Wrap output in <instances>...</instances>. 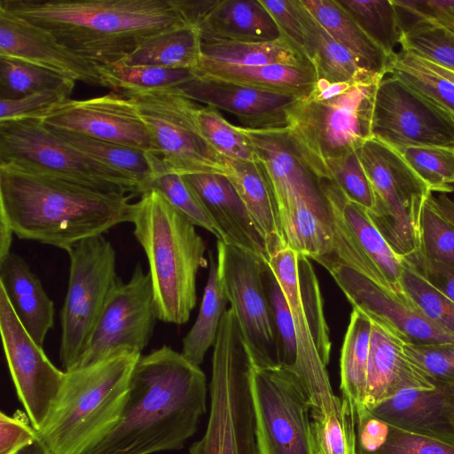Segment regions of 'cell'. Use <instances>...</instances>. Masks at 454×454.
I'll use <instances>...</instances> for the list:
<instances>
[{"label":"cell","mask_w":454,"mask_h":454,"mask_svg":"<svg viewBox=\"0 0 454 454\" xmlns=\"http://www.w3.org/2000/svg\"><path fill=\"white\" fill-rule=\"evenodd\" d=\"M206 399V375L181 352L163 345L141 355L118 423L85 454L179 450L196 432Z\"/></svg>","instance_id":"6da1fadb"},{"label":"cell","mask_w":454,"mask_h":454,"mask_svg":"<svg viewBox=\"0 0 454 454\" xmlns=\"http://www.w3.org/2000/svg\"><path fill=\"white\" fill-rule=\"evenodd\" d=\"M132 194L0 163V216L20 239L66 250L131 220Z\"/></svg>","instance_id":"7a4b0ae2"},{"label":"cell","mask_w":454,"mask_h":454,"mask_svg":"<svg viewBox=\"0 0 454 454\" xmlns=\"http://www.w3.org/2000/svg\"><path fill=\"white\" fill-rule=\"evenodd\" d=\"M0 10L96 66L119 63L152 36L186 23L176 0H1Z\"/></svg>","instance_id":"3957f363"},{"label":"cell","mask_w":454,"mask_h":454,"mask_svg":"<svg viewBox=\"0 0 454 454\" xmlns=\"http://www.w3.org/2000/svg\"><path fill=\"white\" fill-rule=\"evenodd\" d=\"M142 354L120 350L66 371L63 385L37 431L53 454H85L118 423Z\"/></svg>","instance_id":"277c9868"},{"label":"cell","mask_w":454,"mask_h":454,"mask_svg":"<svg viewBox=\"0 0 454 454\" xmlns=\"http://www.w3.org/2000/svg\"><path fill=\"white\" fill-rule=\"evenodd\" d=\"M130 223L147 258L159 319L185 324L197 302V273L207 264L203 239L153 188L132 203Z\"/></svg>","instance_id":"5b68a950"},{"label":"cell","mask_w":454,"mask_h":454,"mask_svg":"<svg viewBox=\"0 0 454 454\" xmlns=\"http://www.w3.org/2000/svg\"><path fill=\"white\" fill-rule=\"evenodd\" d=\"M266 263L286 295L294 325L298 354L293 373L311 410L326 412L340 397L333 393L326 370L332 343L317 275L309 258L293 250L283 236L266 242Z\"/></svg>","instance_id":"8992f818"},{"label":"cell","mask_w":454,"mask_h":454,"mask_svg":"<svg viewBox=\"0 0 454 454\" xmlns=\"http://www.w3.org/2000/svg\"><path fill=\"white\" fill-rule=\"evenodd\" d=\"M213 347L208 421L189 454H260L251 388L254 364L231 308L222 318Z\"/></svg>","instance_id":"52a82bcc"},{"label":"cell","mask_w":454,"mask_h":454,"mask_svg":"<svg viewBox=\"0 0 454 454\" xmlns=\"http://www.w3.org/2000/svg\"><path fill=\"white\" fill-rule=\"evenodd\" d=\"M382 75L356 80L343 91L320 97L311 91L288 109L285 132L319 179L327 165L372 138L374 95Z\"/></svg>","instance_id":"ba28073f"},{"label":"cell","mask_w":454,"mask_h":454,"mask_svg":"<svg viewBox=\"0 0 454 454\" xmlns=\"http://www.w3.org/2000/svg\"><path fill=\"white\" fill-rule=\"evenodd\" d=\"M357 152L376 197L368 215L393 252L408 260L419 251L422 208L432 192L395 148L372 137Z\"/></svg>","instance_id":"9c48e42d"},{"label":"cell","mask_w":454,"mask_h":454,"mask_svg":"<svg viewBox=\"0 0 454 454\" xmlns=\"http://www.w3.org/2000/svg\"><path fill=\"white\" fill-rule=\"evenodd\" d=\"M137 106L162 169L182 176H226V159L205 139L197 122L200 106L176 88L118 91Z\"/></svg>","instance_id":"30bf717a"},{"label":"cell","mask_w":454,"mask_h":454,"mask_svg":"<svg viewBox=\"0 0 454 454\" xmlns=\"http://www.w3.org/2000/svg\"><path fill=\"white\" fill-rule=\"evenodd\" d=\"M0 163H14L97 190L142 194L132 178L95 160L39 119L0 122Z\"/></svg>","instance_id":"8fae6325"},{"label":"cell","mask_w":454,"mask_h":454,"mask_svg":"<svg viewBox=\"0 0 454 454\" xmlns=\"http://www.w3.org/2000/svg\"><path fill=\"white\" fill-rule=\"evenodd\" d=\"M67 254L69 278L60 312L59 361L64 371L77 366L119 278L115 250L103 235L77 243Z\"/></svg>","instance_id":"7c38bea8"},{"label":"cell","mask_w":454,"mask_h":454,"mask_svg":"<svg viewBox=\"0 0 454 454\" xmlns=\"http://www.w3.org/2000/svg\"><path fill=\"white\" fill-rule=\"evenodd\" d=\"M251 388L260 454H317L312 407L296 376L253 365Z\"/></svg>","instance_id":"4fadbf2b"},{"label":"cell","mask_w":454,"mask_h":454,"mask_svg":"<svg viewBox=\"0 0 454 454\" xmlns=\"http://www.w3.org/2000/svg\"><path fill=\"white\" fill-rule=\"evenodd\" d=\"M219 277L237 317L254 366H279L271 307L264 284L266 262L217 240Z\"/></svg>","instance_id":"5bb4252c"},{"label":"cell","mask_w":454,"mask_h":454,"mask_svg":"<svg viewBox=\"0 0 454 454\" xmlns=\"http://www.w3.org/2000/svg\"><path fill=\"white\" fill-rule=\"evenodd\" d=\"M159 319L152 280L137 263L128 282L118 278L77 366L101 360L120 350L142 354Z\"/></svg>","instance_id":"9a60e30c"},{"label":"cell","mask_w":454,"mask_h":454,"mask_svg":"<svg viewBox=\"0 0 454 454\" xmlns=\"http://www.w3.org/2000/svg\"><path fill=\"white\" fill-rule=\"evenodd\" d=\"M372 136L395 149L454 147V121L405 82L386 74L374 95Z\"/></svg>","instance_id":"2e32d148"},{"label":"cell","mask_w":454,"mask_h":454,"mask_svg":"<svg viewBox=\"0 0 454 454\" xmlns=\"http://www.w3.org/2000/svg\"><path fill=\"white\" fill-rule=\"evenodd\" d=\"M321 186L334 231V262L356 270L390 291L404 294L400 282L402 260L373 224L367 210L348 200L333 181L321 179Z\"/></svg>","instance_id":"e0dca14e"},{"label":"cell","mask_w":454,"mask_h":454,"mask_svg":"<svg viewBox=\"0 0 454 454\" xmlns=\"http://www.w3.org/2000/svg\"><path fill=\"white\" fill-rule=\"evenodd\" d=\"M0 333L19 400L38 431L60 391L66 371L57 368L28 334L1 287Z\"/></svg>","instance_id":"ac0fdd59"},{"label":"cell","mask_w":454,"mask_h":454,"mask_svg":"<svg viewBox=\"0 0 454 454\" xmlns=\"http://www.w3.org/2000/svg\"><path fill=\"white\" fill-rule=\"evenodd\" d=\"M326 270L353 308L363 311L404 343H454V335L429 320L405 294L390 291L338 262Z\"/></svg>","instance_id":"d6986e66"},{"label":"cell","mask_w":454,"mask_h":454,"mask_svg":"<svg viewBox=\"0 0 454 454\" xmlns=\"http://www.w3.org/2000/svg\"><path fill=\"white\" fill-rule=\"evenodd\" d=\"M39 120L51 129L153 153L150 136L137 106L120 92L111 91L87 99L69 98L48 110Z\"/></svg>","instance_id":"ffe728a7"},{"label":"cell","mask_w":454,"mask_h":454,"mask_svg":"<svg viewBox=\"0 0 454 454\" xmlns=\"http://www.w3.org/2000/svg\"><path fill=\"white\" fill-rule=\"evenodd\" d=\"M176 90L192 101L234 115L242 128L251 129H285L287 111L300 98L197 75Z\"/></svg>","instance_id":"44dd1931"},{"label":"cell","mask_w":454,"mask_h":454,"mask_svg":"<svg viewBox=\"0 0 454 454\" xmlns=\"http://www.w3.org/2000/svg\"><path fill=\"white\" fill-rule=\"evenodd\" d=\"M0 57L20 59L74 82L104 87L98 66L38 27L0 10Z\"/></svg>","instance_id":"7402d4cb"},{"label":"cell","mask_w":454,"mask_h":454,"mask_svg":"<svg viewBox=\"0 0 454 454\" xmlns=\"http://www.w3.org/2000/svg\"><path fill=\"white\" fill-rule=\"evenodd\" d=\"M368 411L397 428L454 441V387L404 389Z\"/></svg>","instance_id":"603a6c76"},{"label":"cell","mask_w":454,"mask_h":454,"mask_svg":"<svg viewBox=\"0 0 454 454\" xmlns=\"http://www.w3.org/2000/svg\"><path fill=\"white\" fill-rule=\"evenodd\" d=\"M205 204L223 243L247 251L266 262L265 239L232 183L223 175H184Z\"/></svg>","instance_id":"cb8c5ba5"},{"label":"cell","mask_w":454,"mask_h":454,"mask_svg":"<svg viewBox=\"0 0 454 454\" xmlns=\"http://www.w3.org/2000/svg\"><path fill=\"white\" fill-rule=\"evenodd\" d=\"M372 321L365 408L370 409L404 389H433L434 386L405 355L404 342Z\"/></svg>","instance_id":"d4e9b609"},{"label":"cell","mask_w":454,"mask_h":454,"mask_svg":"<svg viewBox=\"0 0 454 454\" xmlns=\"http://www.w3.org/2000/svg\"><path fill=\"white\" fill-rule=\"evenodd\" d=\"M281 232L295 252L326 268L335 261V238L328 203L295 196L278 208Z\"/></svg>","instance_id":"484cf974"},{"label":"cell","mask_w":454,"mask_h":454,"mask_svg":"<svg viewBox=\"0 0 454 454\" xmlns=\"http://www.w3.org/2000/svg\"><path fill=\"white\" fill-rule=\"evenodd\" d=\"M0 287L26 331L43 347L53 328L54 304L40 279L19 254L10 253L0 258Z\"/></svg>","instance_id":"4316f807"},{"label":"cell","mask_w":454,"mask_h":454,"mask_svg":"<svg viewBox=\"0 0 454 454\" xmlns=\"http://www.w3.org/2000/svg\"><path fill=\"white\" fill-rule=\"evenodd\" d=\"M202 43L271 42L282 38L259 0H219L198 26Z\"/></svg>","instance_id":"83f0119b"},{"label":"cell","mask_w":454,"mask_h":454,"mask_svg":"<svg viewBox=\"0 0 454 454\" xmlns=\"http://www.w3.org/2000/svg\"><path fill=\"white\" fill-rule=\"evenodd\" d=\"M194 72L197 76L230 82L300 98L311 93L317 80L312 65L270 64L245 67L201 59Z\"/></svg>","instance_id":"f1b7e54d"},{"label":"cell","mask_w":454,"mask_h":454,"mask_svg":"<svg viewBox=\"0 0 454 454\" xmlns=\"http://www.w3.org/2000/svg\"><path fill=\"white\" fill-rule=\"evenodd\" d=\"M314 18L364 69L387 74L389 57L358 26L336 0H301Z\"/></svg>","instance_id":"f546056e"},{"label":"cell","mask_w":454,"mask_h":454,"mask_svg":"<svg viewBox=\"0 0 454 454\" xmlns=\"http://www.w3.org/2000/svg\"><path fill=\"white\" fill-rule=\"evenodd\" d=\"M296 5L306 34V57L314 66L317 79L343 82L380 75L362 67L355 57L314 18L301 0H296Z\"/></svg>","instance_id":"4dcf8cb0"},{"label":"cell","mask_w":454,"mask_h":454,"mask_svg":"<svg viewBox=\"0 0 454 454\" xmlns=\"http://www.w3.org/2000/svg\"><path fill=\"white\" fill-rule=\"evenodd\" d=\"M49 129L66 143L95 160L135 180L142 194L151 188L161 168L160 158L152 153L65 130Z\"/></svg>","instance_id":"1f68e13d"},{"label":"cell","mask_w":454,"mask_h":454,"mask_svg":"<svg viewBox=\"0 0 454 454\" xmlns=\"http://www.w3.org/2000/svg\"><path fill=\"white\" fill-rule=\"evenodd\" d=\"M201 44L198 28L184 23L147 39L119 63L195 70L201 60Z\"/></svg>","instance_id":"d6a6232c"},{"label":"cell","mask_w":454,"mask_h":454,"mask_svg":"<svg viewBox=\"0 0 454 454\" xmlns=\"http://www.w3.org/2000/svg\"><path fill=\"white\" fill-rule=\"evenodd\" d=\"M372 319L353 308L343 340L340 368L341 398L349 405L354 416L366 409L367 367L372 333Z\"/></svg>","instance_id":"836d02e7"},{"label":"cell","mask_w":454,"mask_h":454,"mask_svg":"<svg viewBox=\"0 0 454 454\" xmlns=\"http://www.w3.org/2000/svg\"><path fill=\"white\" fill-rule=\"evenodd\" d=\"M226 176L247 208L265 244L276 236H283L275 198L261 162L226 159Z\"/></svg>","instance_id":"e575fe53"},{"label":"cell","mask_w":454,"mask_h":454,"mask_svg":"<svg viewBox=\"0 0 454 454\" xmlns=\"http://www.w3.org/2000/svg\"><path fill=\"white\" fill-rule=\"evenodd\" d=\"M209 270L198 317L183 340L182 355L200 365L211 346H214L222 318L229 302L219 277L217 261L209 252Z\"/></svg>","instance_id":"d590c367"},{"label":"cell","mask_w":454,"mask_h":454,"mask_svg":"<svg viewBox=\"0 0 454 454\" xmlns=\"http://www.w3.org/2000/svg\"><path fill=\"white\" fill-rule=\"evenodd\" d=\"M400 22L402 51L454 71V20L400 18Z\"/></svg>","instance_id":"8d00e7d4"},{"label":"cell","mask_w":454,"mask_h":454,"mask_svg":"<svg viewBox=\"0 0 454 454\" xmlns=\"http://www.w3.org/2000/svg\"><path fill=\"white\" fill-rule=\"evenodd\" d=\"M201 54L204 60L245 67L312 65L284 37L260 43H202Z\"/></svg>","instance_id":"74e56055"},{"label":"cell","mask_w":454,"mask_h":454,"mask_svg":"<svg viewBox=\"0 0 454 454\" xmlns=\"http://www.w3.org/2000/svg\"><path fill=\"white\" fill-rule=\"evenodd\" d=\"M387 74L405 82L454 121V83L436 73L426 59L401 50L392 56Z\"/></svg>","instance_id":"f35d334b"},{"label":"cell","mask_w":454,"mask_h":454,"mask_svg":"<svg viewBox=\"0 0 454 454\" xmlns=\"http://www.w3.org/2000/svg\"><path fill=\"white\" fill-rule=\"evenodd\" d=\"M98 70L104 87L116 92L178 88L196 77L192 69L122 63L98 66Z\"/></svg>","instance_id":"ab89813d"},{"label":"cell","mask_w":454,"mask_h":454,"mask_svg":"<svg viewBox=\"0 0 454 454\" xmlns=\"http://www.w3.org/2000/svg\"><path fill=\"white\" fill-rule=\"evenodd\" d=\"M389 57L401 39V22L392 0H336Z\"/></svg>","instance_id":"60d3db41"},{"label":"cell","mask_w":454,"mask_h":454,"mask_svg":"<svg viewBox=\"0 0 454 454\" xmlns=\"http://www.w3.org/2000/svg\"><path fill=\"white\" fill-rule=\"evenodd\" d=\"M310 416L317 454H356L355 416L343 398L326 412L311 410Z\"/></svg>","instance_id":"b9f144b4"},{"label":"cell","mask_w":454,"mask_h":454,"mask_svg":"<svg viewBox=\"0 0 454 454\" xmlns=\"http://www.w3.org/2000/svg\"><path fill=\"white\" fill-rule=\"evenodd\" d=\"M75 82L28 62L0 57V99H18L49 89L75 85Z\"/></svg>","instance_id":"7bdbcfd3"},{"label":"cell","mask_w":454,"mask_h":454,"mask_svg":"<svg viewBox=\"0 0 454 454\" xmlns=\"http://www.w3.org/2000/svg\"><path fill=\"white\" fill-rule=\"evenodd\" d=\"M396 150L432 193L454 192V147L414 145Z\"/></svg>","instance_id":"ee69618b"},{"label":"cell","mask_w":454,"mask_h":454,"mask_svg":"<svg viewBox=\"0 0 454 454\" xmlns=\"http://www.w3.org/2000/svg\"><path fill=\"white\" fill-rule=\"evenodd\" d=\"M196 117L205 139L223 158L239 161H259L247 137L217 109L200 106Z\"/></svg>","instance_id":"f6af8a7d"},{"label":"cell","mask_w":454,"mask_h":454,"mask_svg":"<svg viewBox=\"0 0 454 454\" xmlns=\"http://www.w3.org/2000/svg\"><path fill=\"white\" fill-rule=\"evenodd\" d=\"M152 188L160 192L170 205L194 226L205 229L221 240L217 225L199 194L184 176L165 171L161 166Z\"/></svg>","instance_id":"bcb514c9"},{"label":"cell","mask_w":454,"mask_h":454,"mask_svg":"<svg viewBox=\"0 0 454 454\" xmlns=\"http://www.w3.org/2000/svg\"><path fill=\"white\" fill-rule=\"evenodd\" d=\"M401 286L404 294L432 322L454 335V301L402 260Z\"/></svg>","instance_id":"7dc6e473"},{"label":"cell","mask_w":454,"mask_h":454,"mask_svg":"<svg viewBox=\"0 0 454 454\" xmlns=\"http://www.w3.org/2000/svg\"><path fill=\"white\" fill-rule=\"evenodd\" d=\"M432 194L422 208L418 253L428 260L454 268V225L436 208Z\"/></svg>","instance_id":"c3c4849f"},{"label":"cell","mask_w":454,"mask_h":454,"mask_svg":"<svg viewBox=\"0 0 454 454\" xmlns=\"http://www.w3.org/2000/svg\"><path fill=\"white\" fill-rule=\"evenodd\" d=\"M264 284L274 319L279 366L293 372L298 354L294 325L286 295L267 263L264 270Z\"/></svg>","instance_id":"681fc988"},{"label":"cell","mask_w":454,"mask_h":454,"mask_svg":"<svg viewBox=\"0 0 454 454\" xmlns=\"http://www.w3.org/2000/svg\"><path fill=\"white\" fill-rule=\"evenodd\" d=\"M357 150L329 162L327 180L333 181L348 200L368 212H373L376 208L375 193Z\"/></svg>","instance_id":"f907efd6"},{"label":"cell","mask_w":454,"mask_h":454,"mask_svg":"<svg viewBox=\"0 0 454 454\" xmlns=\"http://www.w3.org/2000/svg\"><path fill=\"white\" fill-rule=\"evenodd\" d=\"M403 351L434 386L454 387V343H403Z\"/></svg>","instance_id":"816d5d0a"},{"label":"cell","mask_w":454,"mask_h":454,"mask_svg":"<svg viewBox=\"0 0 454 454\" xmlns=\"http://www.w3.org/2000/svg\"><path fill=\"white\" fill-rule=\"evenodd\" d=\"M74 85L49 89L18 99H0V122L40 119L48 110L70 98Z\"/></svg>","instance_id":"f5cc1de1"},{"label":"cell","mask_w":454,"mask_h":454,"mask_svg":"<svg viewBox=\"0 0 454 454\" xmlns=\"http://www.w3.org/2000/svg\"><path fill=\"white\" fill-rule=\"evenodd\" d=\"M372 454H454V441L388 427L382 445Z\"/></svg>","instance_id":"db71d44e"},{"label":"cell","mask_w":454,"mask_h":454,"mask_svg":"<svg viewBox=\"0 0 454 454\" xmlns=\"http://www.w3.org/2000/svg\"><path fill=\"white\" fill-rule=\"evenodd\" d=\"M259 1L275 20L282 37L307 59L306 34L297 9L296 0Z\"/></svg>","instance_id":"11a10c76"},{"label":"cell","mask_w":454,"mask_h":454,"mask_svg":"<svg viewBox=\"0 0 454 454\" xmlns=\"http://www.w3.org/2000/svg\"><path fill=\"white\" fill-rule=\"evenodd\" d=\"M37 437L26 412L17 411L12 416L0 412V454H12Z\"/></svg>","instance_id":"9f6ffc18"},{"label":"cell","mask_w":454,"mask_h":454,"mask_svg":"<svg viewBox=\"0 0 454 454\" xmlns=\"http://www.w3.org/2000/svg\"><path fill=\"white\" fill-rule=\"evenodd\" d=\"M356 454H372L384 442L389 425L372 415L368 409L356 417Z\"/></svg>","instance_id":"6f0895ef"},{"label":"cell","mask_w":454,"mask_h":454,"mask_svg":"<svg viewBox=\"0 0 454 454\" xmlns=\"http://www.w3.org/2000/svg\"><path fill=\"white\" fill-rule=\"evenodd\" d=\"M400 18L454 20V0H392Z\"/></svg>","instance_id":"680465c9"},{"label":"cell","mask_w":454,"mask_h":454,"mask_svg":"<svg viewBox=\"0 0 454 454\" xmlns=\"http://www.w3.org/2000/svg\"><path fill=\"white\" fill-rule=\"evenodd\" d=\"M405 261L411 263L428 282L454 301V268L428 260L419 253Z\"/></svg>","instance_id":"91938a15"},{"label":"cell","mask_w":454,"mask_h":454,"mask_svg":"<svg viewBox=\"0 0 454 454\" xmlns=\"http://www.w3.org/2000/svg\"><path fill=\"white\" fill-rule=\"evenodd\" d=\"M184 20L198 27L219 0H176Z\"/></svg>","instance_id":"94428289"},{"label":"cell","mask_w":454,"mask_h":454,"mask_svg":"<svg viewBox=\"0 0 454 454\" xmlns=\"http://www.w3.org/2000/svg\"><path fill=\"white\" fill-rule=\"evenodd\" d=\"M432 200L441 214L454 225V200L442 193L438 196L432 194Z\"/></svg>","instance_id":"6125c7cd"},{"label":"cell","mask_w":454,"mask_h":454,"mask_svg":"<svg viewBox=\"0 0 454 454\" xmlns=\"http://www.w3.org/2000/svg\"><path fill=\"white\" fill-rule=\"evenodd\" d=\"M14 235L7 221L0 216V258L11 253L12 236Z\"/></svg>","instance_id":"be15d7a7"},{"label":"cell","mask_w":454,"mask_h":454,"mask_svg":"<svg viewBox=\"0 0 454 454\" xmlns=\"http://www.w3.org/2000/svg\"><path fill=\"white\" fill-rule=\"evenodd\" d=\"M12 454H53L50 448L39 438L23 446Z\"/></svg>","instance_id":"e7e4bbea"},{"label":"cell","mask_w":454,"mask_h":454,"mask_svg":"<svg viewBox=\"0 0 454 454\" xmlns=\"http://www.w3.org/2000/svg\"><path fill=\"white\" fill-rule=\"evenodd\" d=\"M427 63L436 73H438L440 75L443 76L444 78L448 79L449 81L454 83V71L443 68L430 61H427Z\"/></svg>","instance_id":"03108f58"}]
</instances>
